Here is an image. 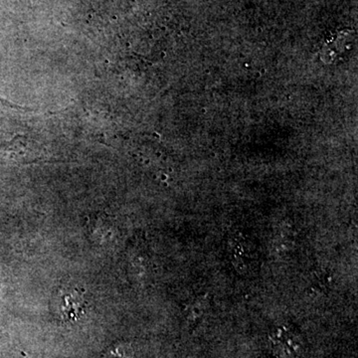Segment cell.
I'll return each instance as SVG.
<instances>
[{
	"label": "cell",
	"instance_id": "cell-1",
	"mask_svg": "<svg viewBox=\"0 0 358 358\" xmlns=\"http://www.w3.org/2000/svg\"><path fill=\"white\" fill-rule=\"evenodd\" d=\"M85 307L86 301L83 289L73 288L61 294L60 313L66 322H75L81 319L85 313Z\"/></svg>",
	"mask_w": 358,
	"mask_h": 358
},
{
	"label": "cell",
	"instance_id": "cell-2",
	"mask_svg": "<svg viewBox=\"0 0 358 358\" xmlns=\"http://www.w3.org/2000/svg\"><path fill=\"white\" fill-rule=\"evenodd\" d=\"M103 358H129L121 348H115L109 350Z\"/></svg>",
	"mask_w": 358,
	"mask_h": 358
}]
</instances>
